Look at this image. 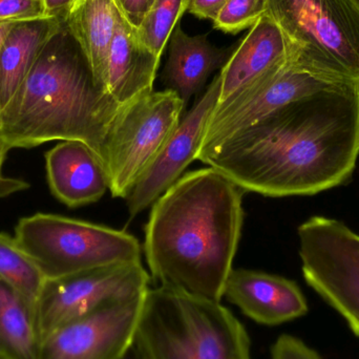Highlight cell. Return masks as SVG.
Segmentation results:
<instances>
[{
  "mask_svg": "<svg viewBox=\"0 0 359 359\" xmlns=\"http://www.w3.org/2000/svg\"><path fill=\"white\" fill-rule=\"evenodd\" d=\"M359 156V88L333 86L292 101L196 159L245 191L312 196L345 183Z\"/></svg>",
  "mask_w": 359,
  "mask_h": 359,
  "instance_id": "cell-1",
  "label": "cell"
},
{
  "mask_svg": "<svg viewBox=\"0 0 359 359\" xmlns=\"http://www.w3.org/2000/svg\"><path fill=\"white\" fill-rule=\"evenodd\" d=\"M245 192L209 166L184 175L154 203L144 252L160 287L221 303L242 233Z\"/></svg>",
  "mask_w": 359,
  "mask_h": 359,
  "instance_id": "cell-2",
  "label": "cell"
},
{
  "mask_svg": "<svg viewBox=\"0 0 359 359\" xmlns=\"http://www.w3.org/2000/svg\"><path fill=\"white\" fill-rule=\"evenodd\" d=\"M120 109L97 86L63 21L20 88L0 109V139L10 151L55 140L79 141L103 161L109 130Z\"/></svg>",
  "mask_w": 359,
  "mask_h": 359,
  "instance_id": "cell-3",
  "label": "cell"
},
{
  "mask_svg": "<svg viewBox=\"0 0 359 359\" xmlns=\"http://www.w3.org/2000/svg\"><path fill=\"white\" fill-rule=\"evenodd\" d=\"M136 339L149 359H250L248 334L227 308L164 287L145 293Z\"/></svg>",
  "mask_w": 359,
  "mask_h": 359,
  "instance_id": "cell-4",
  "label": "cell"
},
{
  "mask_svg": "<svg viewBox=\"0 0 359 359\" xmlns=\"http://www.w3.org/2000/svg\"><path fill=\"white\" fill-rule=\"evenodd\" d=\"M289 62L333 83L359 88V0H268Z\"/></svg>",
  "mask_w": 359,
  "mask_h": 359,
  "instance_id": "cell-5",
  "label": "cell"
},
{
  "mask_svg": "<svg viewBox=\"0 0 359 359\" xmlns=\"http://www.w3.org/2000/svg\"><path fill=\"white\" fill-rule=\"evenodd\" d=\"M15 240L46 280L141 262L140 243L132 234L50 213L21 219Z\"/></svg>",
  "mask_w": 359,
  "mask_h": 359,
  "instance_id": "cell-6",
  "label": "cell"
},
{
  "mask_svg": "<svg viewBox=\"0 0 359 359\" xmlns=\"http://www.w3.org/2000/svg\"><path fill=\"white\" fill-rule=\"evenodd\" d=\"M174 90L151 92L122 105L105 145L104 163L114 198H128L184 116Z\"/></svg>",
  "mask_w": 359,
  "mask_h": 359,
  "instance_id": "cell-7",
  "label": "cell"
},
{
  "mask_svg": "<svg viewBox=\"0 0 359 359\" xmlns=\"http://www.w3.org/2000/svg\"><path fill=\"white\" fill-rule=\"evenodd\" d=\"M306 282L337 310L359 339V236L347 225L312 217L299 227Z\"/></svg>",
  "mask_w": 359,
  "mask_h": 359,
  "instance_id": "cell-8",
  "label": "cell"
},
{
  "mask_svg": "<svg viewBox=\"0 0 359 359\" xmlns=\"http://www.w3.org/2000/svg\"><path fill=\"white\" fill-rule=\"evenodd\" d=\"M151 276L138 263L118 264L46 280L34 316L41 343L67 323L111 302L144 294Z\"/></svg>",
  "mask_w": 359,
  "mask_h": 359,
  "instance_id": "cell-9",
  "label": "cell"
},
{
  "mask_svg": "<svg viewBox=\"0 0 359 359\" xmlns=\"http://www.w3.org/2000/svg\"><path fill=\"white\" fill-rule=\"evenodd\" d=\"M333 86L345 84L316 77L288 61L217 103L207 122L198 153L217 147L280 107Z\"/></svg>",
  "mask_w": 359,
  "mask_h": 359,
  "instance_id": "cell-10",
  "label": "cell"
},
{
  "mask_svg": "<svg viewBox=\"0 0 359 359\" xmlns=\"http://www.w3.org/2000/svg\"><path fill=\"white\" fill-rule=\"evenodd\" d=\"M145 293L63 325L40 343L36 359L121 358L136 339Z\"/></svg>",
  "mask_w": 359,
  "mask_h": 359,
  "instance_id": "cell-11",
  "label": "cell"
},
{
  "mask_svg": "<svg viewBox=\"0 0 359 359\" xmlns=\"http://www.w3.org/2000/svg\"><path fill=\"white\" fill-rule=\"evenodd\" d=\"M219 75L183 116L168 142L128 196L130 217L153 205L196 160L205 128L219 98Z\"/></svg>",
  "mask_w": 359,
  "mask_h": 359,
  "instance_id": "cell-12",
  "label": "cell"
},
{
  "mask_svg": "<svg viewBox=\"0 0 359 359\" xmlns=\"http://www.w3.org/2000/svg\"><path fill=\"white\" fill-rule=\"evenodd\" d=\"M224 297L259 324L276 326L305 316L307 301L295 283L265 272L232 269Z\"/></svg>",
  "mask_w": 359,
  "mask_h": 359,
  "instance_id": "cell-13",
  "label": "cell"
},
{
  "mask_svg": "<svg viewBox=\"0 0 359 359\" xmlns=\"http://www.w3.org/2000/svg\"><path fill=\"white\" fill-rule=\"evenodd\" d=\"M50 191L71 208L97 202L109 189L102 159L79 141H62L46 154Z\"/></svg>",
  "mask_w": 359,
  "mask_h": 359,
  "instance_id": "cell-14",
  "label": "cell"
},
{
  "mask_svg": "<svg viewBox=\"0 0 359 359\" xmlns=\"http://www.w3.org/2000/svg\"><path fill=\"white\" fill-rule=\"evenodd\" d=\"M288 61L284 35L276 21L266 13L222 67L219 74V102L247 84L280 69Z\"/></svg>",
  "mask_w": 359,
  "mask_h": 359,
  "instance_id": "cell-15",
  "label": "cell"
},
{
  "mask_svg": "<svg viewBox=\"0 0 359 359\" xmlns=\"http://www.w3.org/2000/svg\"><path fill=\"white\" fill-rule=\"evenodd\" d=\"M161 57L137 37L136 29L120 11L109 48L107 94L119 105L153 92Z\"/></svg>",
  "mask_w": 359,
  "mask_h": 359,
  "instance_id": "cell-16",
  "label": "cell"
},
{
  "mask_svg": "<svg viewBox=\"0 0 359 359\" xmlns=\"http://www.w3.org/2000/svg\"><path fill=\"white\" fill-rule=\"evenodd\" d=\"M119 14L116 0H76L65 18V27L86 57L95 82L105 94L109 48Z\"/></svg>",
  "mask_w": 359,
  "mask_h": 359,
  "instance_id": "cell-17",
  "label": "cell"
},
{
  "mask_svg": "<svg viewBox=\"0 0 359 359\" xmlns=\"http://www.w3.org/2000/svg\"><path fill=\"white\" fill-rule=\"evenodd\" d=\"M170 55L164 84L178 94L184 107L204 88L209 76L225 65L226 54L208 41L207 35L189 36L178 25L170 34Z\"/></svg>",
  "mask_w": 359,
  "mask_h": 359,
  "instance_id": "cell-18",
  "label": "cell"
},
{
  "mask_svg": "<svg viewBox=\"0 0 359 359\" xmlns=\"http://www.w3.org/2000/svg\"><path fill=\"white\" fill-rule=\"evenodd\" d=\"M63 19L46 17L15 23L0 44V109L12 98Z\"/></svg>",
  "mask_w": 359,
  "mask_h": 359,
  "instance_id": "cell-19",
  "label": "cell"
},
{
  "mask_svg": "<svg viewBox=\"0 0 359 359\" xmlns=\"http://www.w3.org/2000/svg\"><path fill=\"white\" fill-rule=\"evenodd\" d=\"M39 346L33 307L0 276V359H36Z\"/></svg>",
  "mask_w": 359,
  "mask_h": 359,
  "instance_id": "cell-20",
  "label": "cell"
},
{
  "mask_svg": "<svg viewBox=\"0 0 359 359\" xmlns=\"http://www.w3.org/2000/svg\"><path fill=\"white\" fill-rule=\"evenodd\" d=\"M0 276L35 309L44 276L15 238L0 232Z\"/></svg>",
  "mask_w": 359,
  "mask_h": 359,
  "instance_id": "cell-21",
  "label": "cell"
},
{
  "mask_svg": "<svg viewBox=\"0 0 359 359\" xmlns=\"http://www.w3.org/2000/svg\"><path fill=\"white\" fill-rule=\"evenodd\" d=\"M189 4L190 0H155L140 27L136 29L138 39L162 57L170 34L182 15L188 10Z\"/></svg>",
  "mask_w": 359,
  "mask_h": 359,
  "instance_id": "cell-22",
  "label": "cell"
},
{
  "mask_svg": "<svg viewBox=\"0 0 359 359\" xmlns=\"http://www.w3.org/2000/svg\"><path fill=\"white\" fill-rule=\"evenodd\" d=\"M267 10L268 0H227L213 25L219 31L236 34L252 27Z\"/></svg>",
  "mask_w": 359,
  "mask_h": 359,
  "instance_id": "cell-23",
  "label": "cell"
},
{
  "mask_svg": "<svg viewBox=\"0 0 359 359\" xmlns=\"http://www.w3.org/2000/svg\"><path fill=\"white\" fill-rule=\"evenodd\" d=\"M42 0H0V23L46 18Z\"/></svg>",
  "mask_w": 359,
  "mask_h": 359,
  "instance_id": "cell-24",
  "label": "cell"
},
{
  "mask_svg": "<svg viewBox=\"0 0 359 359\" xmlns=\"http://www.w3.org/2000/svg\"><path fill=\"white\" fill-rule=\"evenodd\" d=\"M272 359H320L304 341L291 335L278 337L272 347Z\"/></svg>",
  "mask_w": 359,
  "mask_h": 359,
  "instance_id": "cell-25",
  "label": "cell"
},
{
  "mask_svg": "<svg viewBox=\"0 0 359 359\" xmlns=\"http://www.w3.org/2000/svg\"><path fill=\"white\" fill-rule=\"evenodd\" d=\"M154 1L155 0H116L118 8L135 29L140 27Z\"/></svg>",
  "mask_w": 359,
  "mask_h": 359,
  "instance_id": "cell-26",
  "label": "cell"
},
{
  "mask_svg": "<svg viewBox=\"0 0 359 359\" xmlns=\"http://www.w3.org/2000/svg\"><path fill=\"white\" fill-rule=\"evenodd\" d=\"M227 0H190L188 12L201 19L215 20Z\"/></svg>",
  "mask_w": 359,
  "mask_h": 359,
  "instance_id": "cell-27",
  "label": "cell"
},
{
  "mask_svg": "<svg viewBox=\"0 0 359 359\" xmlns=\"http://www.w3.org/2000/svg\"><path fill=\"white\" fill-rule=\"evenodd\" d=\"M76 0H42L48 17H57L65 20L67 12Z\"/></svg>",
  "mask_w": 359,
  "mask_h": 359,
  "instance_id": "cell-28",
  "label": "cell"
},
{
  "mask_svg": "<svg viewBox=\"0 0 359 359\" xmlns=\"http://www.w3.org/2000/svg\"><path fill=\"white\" fill-rule=\"evenodd\" d=\"M29 187V184L23 180L0 176V198H6L16 192L23 191Z\"/></svg>",
  "mask_w": 359,
  "mask_h": 359,
  "instance_id": "cell-29",
  "label": "cell"
},
{
  "mask_svg": "<svg viewBox=\"0 0 359 359\" xmlns=\"http://www.w3.org/2000/svg\"><path fill=\"white\" fill-rule=\"evenodd\" d=\"M120 359H149L147 354L143 351L142 347L138 343L137 339H135L134 344L130 346V349L128 350L126 354Z\"/></svg>",
  "mask_w": 359,
  "mask_h": 359,
  "instance_id": "cell-30",
  "label": "cell"
},
{
  "mask_svg": "<svg viewBox=\"0 0 359 359\" xmlns=\"http://www.w3.org/2000/svg\"><path fill=\"white\" fill-rule=\"evenodd\" d=\"M10 151V149H8L6 144H4V141L0 139V176L1 175L2 165H4V160H6V154Z\"/></svg>",
  "mask_w": 359,
  "mask_h": 359,
  "instance_id": "cell-31",
  "label": "cell"
},
{
  "mask_svg": "<svg viewBox=\"0 0 359 359\" xmlns=\"http://www.w3.org/2000/svg\"><path fill=\"white\" fill-rule=\"evenodd\" d=\"M14 25L15 23H0V44H1L2 40Z\"/></svg>",
  "mask_w": 359,
  "mask_h": 359,
  "instance_id": "cell-32",
  "label": "cell"
}]
</instances>
